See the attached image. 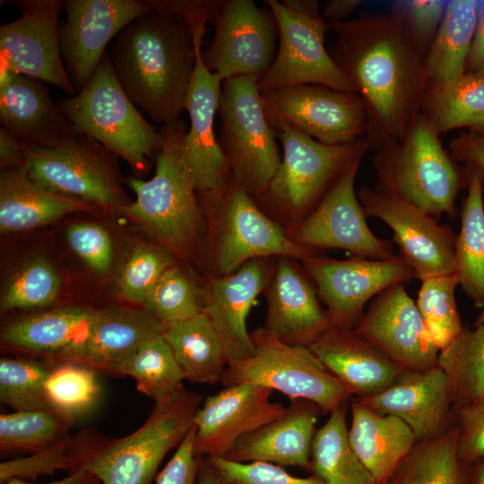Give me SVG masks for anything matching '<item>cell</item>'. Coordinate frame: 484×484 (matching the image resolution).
I'll list each match as a JSON object with an SVG mask.
<instances>
[{"instance_id": "cell-5", "label": "cell", "mask_w": 484, "mask_h": 484, "mask_svg": "<svg viewBox=\"0 0 484 484\" xmlns=\"http://www.w3.org/2000/svg\"><path fill=\"white\" fill-rule=\"evenodd\" d=\"M75 133L91 137L137 172L161 147V135L143 117L117 81L107 51L84 88L56 103Z\"/></svg>"}, {"instance_id": "cell-45", "label": "cell", "mask_w": 484, "mask_h": 484, "mask_svg": "<svg viewBox=\"0 0 484 484\" xmlns=\"http://www.w3.org/2000/svg\"><path fill=\"white\" fill-rule=\"evenodd\" d=\"M61 288V278L45 259L30 261L10 279L1 298V311L37 309L54 303Z\"/></svg>"}, {"instance_id": "cell-13", "label": "cell", "mask_w": 484, "mask_h": 484, "mask_svg": "<svg viewBox=\"0 0 484 484\" xmlns=\"http://www.w3.org/2000/svg\"><path fill=\"white\" fill-rule=\"evenodd\" d=\"M261 98L275 134L292 128L330 145L366 139L367 113L357 93L321 84H296Z\"/></svg>"}, {"instance_id": "cell-56", "label": "cell", "mask_w": 484, "mask_h": 484, "mask_svg": "<svg viewBox=\"0 0 484 484\" xmlns=\"http://www.w3.org/2000/svg\"><path fill=\"white\" fill-rule=\"evenodd\" d=\"M24 163V147L4 128L0 127L1 169L21 166Z\"/></svg>"}, {"instance_id": "cell-4", "label": "cell", "mask_w": 484, "mask_h": 484, "mask_svg": "<svg viewBox=\"0 0 484 484\" xmlns=\"http://www.w3.org/2000/svg\"><path fill=\"white\" fill-rule=\"evenodd\" d=\"M162 143L156 155L154 176L144 181L129 178L136 198L117 209L161 243L183 248L195 238L201 219L196 189L186 165L181 120L161 125Z\"/></svg>"}, {"instance_id": "cell-49", "label": "cell", "mask_w": 484, "mask_h": 484, "mask_svg": "<svg viewBox=\"0 0 484 484\" xmlns=\"http://www.w3.org/2000/svg\"><path fill=\"white\" fill-rule=\"evenodd\" d=\"M222 484H325L315 475L295 477L280 465L266 462H241L224 457H205Z\"/></svg>"}, {"instance_id": "cell-46", "label": "cell", "mask_w": 484, "mask_h": 484, "mask_svg": "<svg viewBox=\"0 0 484 484\" xmlns=\"http://www.w3.org/2000/svg\"><path fill=\"white\" fill-rule=\"evenodd\" d=\"M49 371L50 368L33 359L2 358L0 359L1 402L14 411H53L45 393V382Z\"/></svg>"}, {"instance_id": "cell-3", "label": "cell", "mask_w": 484, "mask_h": 484, "mask_svg": "<svg viewBox=\"0 0 484 484\" xmlns=\"http://www.w3.org/2000/svg\"><path fill=\"white\" fill-rule=\"evenodd\" d=\"M375 191L410 202L436 219L457 216L455 200L466 187V167L461 166L440 135L421 113L402 137L374 151Z\"/></svg>"}, {"instance_id": "cell-57", "label": "cell", "mask_w": 484, "mask_h": 484, "mask_svg": "<svg viewBox=\"0 0 484 484\" xmlns=\"http://www.w3.org/2000/svg\"><path fill=\"white\" fill-rule=\"evenodd\" d=\"M360 3V0H328L323 4V16L328 22L345 21Z\"/></svg>"}, {"instance_id": "cell-52", "label": "cell", "mask_w": 484, "mask_h": 484, "mask_svg": "<svg viewBox=\"0 0 484 484\" xmlns=\"http://www.w3.org/2000/svg\"><path fill=\"white\" fill-rule=\"evenodd\" d=\"M460 459L467 464L484 461V397L461 407H454Z\"/></svg>"}, {"instance_id": "cell-39", "label": "cell", "mask_w": 484, "mask_h": 484, "mask_svg": "<svg viewBox=\"0 0 484 484\" xmlns=\"http://www.w3.org/2000/svg\"><path fill=\"white\" fill-rule=\"evenodd\" d=\"M438 366L445 372L454 407L484 397V322L462 333L439 352Z\"/></svg>"}, {"instance_id": "cell-28", "label": "cell", "mask_w": 484, "mask_h": 484, "mask_svg": "<svg viewBox=\"0 0 484 484\" xmlns=\"http://www.w3.org/2000/svg\"><path fill=\"white\" fill-rule=\"evenodd\" d=\"M320 412L318 406L309 401L291 399L281 417L243 436L224 458L310 470L312 443Z\"/></svg>"}, {"instance_id": "cell-27", "label": "cell", "mask_w": 484, "mask_h": 484, "mask_svg": "<svg viewBox=\"0 0 484 484\" xmlns=\"http://www.w3.org/2000/svg\"><path fill=\"white\" fill-rule=\"evenodd\" d=\"M308 347L327 370L359 399L382 393L404 372L353 329L333 327Z\"/></svg>"}, {"instance_id": "cell-9", "label": "cell", "mask_w": 484, "mask_h": 484, "mask_svg": "<svg viewBox=\"0 0 484 484\" xmlns=\"http://www.w3.org/2000/svg\"><path fill=\"white\" fill-rule=\"evenodd\" d=\"M279 30L273 63L258 81L261 94L296 84H321L334 90L356 91L324 46L329 29L312 0H266Z\"/></svg>"}, {"instance_id": "cell-19", "label": "cell", "mask_w": 484, "mask_h": 484, "mask_svg": "<svg viewBox=\"0 0 484 484\" xmlns=\"http://www.w3.org/2000/svg\"><path fill=\"white\" fill-rule=\"evenodd\" d=\"M151 9L139 0H66L59 45L66 73L78 92L90 82L106 48L121 30Z\"/></svg>"}, {"instance_id": "cell-11", "label": "cell", "mask_w": 484, "mask_h": 484, "mask_svg": "<svg viewBox=\"0 0 484 484\" xmlns=\"http://www.w3.org/2000/svg\"><path fill=\"white\" fill-rule=\"evenodd\" d=\"M24 157L30 178L53 194L97 208L126 204L117 155L88 135L73 133L54 146L24 148Z\"/></svg>"}, {"instance_id": "cell-31", "label": "cell", "mask_w": 484, "mask_h": 484, "mask_svg": "<svg viewBox=\"0 0 484 484\" xmlns=\"http://www.w3.org/2000/svg\"><path fill=\"white\" fill-rule=\"evenodd\" d=\"M98 309L69 307L32 315L4 324L3 345L53 357L57 363L88 337Z\"/></svg>"}, {"instance_id": "cell-38", "label": "cell", "mask_w": 484, "mask_h": 484, "mask_svg": "<svg viewBox=\"0 0 484 484\" xmlns=\"http://www.w3.org/2000/svg\"><path fill=\"white\" fill-rule=\"evenodd\" d=\"M421 113L439 135L462 127L484 132V74L464 73L426 97Z\"/></svg>"}, {"instance_id": "cell-47", "label": "cell", "mask_w": 484, "mask_h": 484, "mask_svg": "<svg viewBox=\"0 0 484 484\" xmlns=\"http://www.w3.org/2000/svg\"><path fill=\"white\" fill-rule=\"evenodd\" d=\"M206 298L177 269L170 266L160 277L143 307L165 324L192 318L205 311Z\"/></svg>"}, {"instance_id": "cell-58", "label": "cell", "mask_w": 484, "mask_h": 484, "mask_svg": "<svg viewBox=\"0 0 484 484\" xmlns=\"http://www.w3.org/2000/svg\"><path fill=\"white\" fill-rule=\"evenodd\" d=\"M1 484H30L26 480L20 479H11L9 480L1 482ZM47 484H101L99 480L91 472L80 469L75 471L70 472V474L59 480L53 481Z\"/></svg>"}, {"instance_id": "cell-50", "label": "cell", "mask_w": 484, "mask_h": 484, "mask_svg": "<svg viewBox=\"0 0 484 484\" xmlns=\"http://www.w3.org/2000/svg\"><path fill=\"white\" fill-rule=\"evenodd\" d=\"M448 0H396L391 11L425 54L445 16Z\"/></svg>"}, {"instance_id": "cell-1", "label": "cell", "mask_w": 484, "mask_h": 484, "mask_svg": "<svg viewBox=\"0 0 484 484\" xmlns=\"http://www.w3.org/2000/svg\"><path fill=\"white\" fill-rule=\"evenodd\" d=\"M327 24L336 35L328 52L364 104L369 149L401 139L421 111L424 53L392 13Z\"/></svg>"}, {"instance_id": "cell-26", "label": "cell", "mask_w": 484, "mask_h": 484, "mask_svg": "<svg viewBox=\"0 0 484 484\" xmlns=\"http://www.w3.org/2000/svg\"><path fill=\"white\" fill-rule=\"evenodd\" d=\"M319 300L314 282L281 260L267 294L264 329L285 343L309 346L333 327Z\"/></svg>"}, {"instance_id": "cell-32", "label": "cell", "mask_w": 484, "mask_h": 484, "mask_svg": "<svg viewBox=\"0 0 484 484\" xmlns=\"http://www.w3.org/2000/svg\"><path fill=\"white\" fill-rule=\"evenodd\" d=\"M479 6L477 0H448L442 22L423 56L424 99L464 74Z\"/></svg>"}, {"instance_id": "cell-43", "label": "cell", "mask_w": 484, "mask_h": 484, "mask_svg": "<svg viewBox=\"0 0 484 484\" xmlns=\"http://www.w3.org/2000/svg\"><path fill=\"white\" fill-rule=\"evenodd\" d=\"M458 285L456 273L421 280L416 305L439 350L452 343L464 327L454 296Z\"/></svg>"}, {"instance_id": "cell-6", "label": "cell", "mask_w": 484, "mask_h": 484, "mask_svg": "<svg viewBox=\"0 0 484 484\" xmlns=\"http://www.w3.org/2000/svg\"><path fill=\"white\" fill-rule=\"evenodd\" d=\"M203 397L182 388L155 402L145 422L124 437L98 444L81 469L101 484H150L167 453L177 447L193 426Z\"/></svg>"}, {"instance_id": "cell-29", "label": "cell", "mask_w": 484, "mask_h": 484, "mask_svg": "<svg viewBox=\"0 0 484 484\" xmlns=\"http://www.w3.org/2000/svg\"><path fill=\"white\" fill-rule=\"evenodd\" d=\"M265 284L264 265L261 258H256L229 275L220 276L210 285L205 313L224 342L229 365L254 352L246 318Z\"/></svg>"}, {"instance_id": "cell-15", "label": "cell", "mask_w": 484, "mask_h": 484, "mask_svg": "<svg viewBox=\"0 0 484 484\" xmlns=\"http://www.w3.org/2000/svg\"><path fill=\"white\" fill-rule=\"evenodd\" d=\"M220 219L215 249V268L229 275L246 262L267 255L307 259L314 251L297 244L256 205L253 196L231 177L224 190L212 195Z\"/></svg>"}, {"instance_id": "cell-22", "label": "cell", "mask_w": 484, "mask_h": 484, "mask_svg": "<svg viewBox=\"0 0 484 484\" xmlns=\"http://www.w3.org/2000/svg\"><path fill=\"white\" fill-rule=\"evenodd\" d=\"M272 390L254 384L225 386L206 397L195 412L197 457H225L245 435L281 417L286 407L271 401Z\"/></svg>"}, {"instance_id": "cell-37", "label": "cell", "mask_w": 484, "mask_h": 484, "mask_svg": "<svg viewBox=\"0 0 484 484\" xmlns=\"http://www.w3.org/2000/svg\"><path fill=\"white\" fill-rule=\"evenodd\" d=\"M471 465L458 454L455 426L445 433L416 442L389 484H471Z\"/></svg>"}, {"instance_id": "cell-18", "label": "cell", "mask_w": 484, "mask_h": 484, "mask_svg": "<svg viewBox=\"0 0 484 484\" xmlns=\"http://www.w3.org/2000/svg\"><path fill=\"white\" fill-rule=\"evenodd\" d=\"M20 18L0 27L1 68L51 83L68 96L76 93L59 45L60 0L16 2Z\"/></svg>"}, {"instance_id": "cell-42", "label": "cell", "mask_w": 484, "mask_h": 484, "mask_svg": "<svg viewBox=\"0 0 484 484\" xmlns=\"http://www.w3.org/2000/svg\"><path fill=\"white\" fill-rule=\"evenodd\" d=\"M96 371L74 362H59L50 368L45 393L50 409L73 423L88 412L99 395Z\"/></svg>"}, {"instance_id": "cell-59", "label": "cell", "mask_w": 484, "mask_h": 484, "mask_svg": "<svg viewBox=\"0 0 484 484\" xmlns=\"http://www.w3.org/2000/svg\"><path fill=\"white\" fill-rule=\"evenodd\" d=\"M195 484H222L215 471L205 457H198Z\"/></svg>"}, {"instance_id": "cell-16", "label": "cell", "mask_w": 484, "mask_h": 484, "mask_svg": "<svg viewBox=\"0 0 484 484\" xmlns=\"http://www.w3.org/2000/svg\"><path fill=\"white\" fill-rule=\"evenodd\" d=\"M319 299L327 307L333 327L354 329L366 303L387 288L416 279L399 256L376 260L354 256L335 260L313 255L304 260Z\"/></svg>"}, {"instance_id": "cell-7", "label": "cell", "mask_w": 484, "mask_h": 484, "mask_svg": "<svg viewBox=\"0 0 484 484\" xmlns=\"http://www.w3.org/2000/svg\"><path fill=\"white\" fill-rule=\"evenodd\" d=\"M218 111V142L231 178L252 196L263 195L281 159L275 132L264 111L258 80L253 76L224 80Z\"/></svg>"}, {"instance_id": "cell-17", "label": "cell", "mask_w": 484, "mask_h": 484, "mask_svg": "<svg viewBox=\"0 0 484 484\" xmlns=\"http://www.w3.org/2000/svg\"><path fill=\"white\" fill-rule=\"evenodd\" d=\"M357 196L366 217L378 218L392 229L399 256L416 279L455 273L456 235L449 226L410 202L367 186H361Z\"/></svg>"}, {"instance_id": "cell-10", "label": "cell", "mask_w": 484, "mask_h": 484, "mask_svg": "<svg viewBox=\"0 0 484 484\" xmlns=\"http://www.w3.org/2000/svg\"><path fill=\"white\" fill-rule=\"evenodd\" d=\"M276 136L283 155L263 195L294 216L309 214L369 150L366 139L330 145L292 128Z\"/></svg>"}, {"instance_id": "cell-48", "label": "cell", "mask_w": 484, "mask_h": 484, "mask_svg": "<svg viewBox=\"0 0 484 484\" xmlns=\"http://www.w3.org/2000/svg\"><path fill=\"white\" fill-rule=\"evenodd\" d=\"M170 266L171 258L166 250L149 245H137L121 270L119 296L125 301L143 306L162 274Z\"/></svg>"}, {"instance_id": "cell-8", "label": "cell", "mask_w": 484, "mask_h": 484, "mask_svg": "<svg viewBox=\"0 0 484 484\" xmlns=\"http://www.w3.org/2000/svg\"><path fill=\"white\" fill-rule=\"evenodd\" d=\"M250 336L254 352L227 367L220 382L224 387L246 383L264 386L290 399L309 401L323 413L347 403L351 393L308 346L281 341L264 328Z\"/></svg>"}, {"instance_id": "cell-34", "label": "cell", "mask_w": 484, "mask_h": 484, "mask_svg": "<svg viewBox=\"0 0 484 484\" xmlns=\"http://www.w3.org/2000/svg\"><path fill=\"white\" fill-rule=\"evenodd\" d=\"M467 195L462 202L461 230L455 243V273L464 292L481 309L484 322V169L466 162Z\"/></svg>"}, {"instance_id": "cell-41", "label": "cell", "mask_w": 484, "mask_h": 484, "mask_svg": "<svg viewBox=\"0 0 484 484\" xmlns=\"http://www.w3.org/2000/svg\"><path fill=\"white\" fill-rule=\"evenodd\" d=\"M72 424L50 411H14L1 414V454H34L44 450L67 436Z\"/></svg>"}, {"instance_id": "cell-2", "label": "cell", "mask_w": 484, "mask_h": 484, "mask_svg": "<svg viewBox=\"0 0 484 484\" xmlns=\"http://www.w3.org/2000/svg\"><path fill=\"white\" fill-rule=\"evenodd\" d=\"M108 52L117 81L142 113L161 125L180 120L195 65L186 21L151 7L121 30Z\"/></svg>"}, {"instance_id": "cell-53", "label": "cell", "mask_w": 484, "mask_h": 484, "mask_svg": "<svg viewBox=\"0 0 484 484\" xmlns=\"http://www.w3.org/2000/svg\"><path fill=\"white\" fill-rule=\"evenodd\" d=\"M195 428H192L160 473L156 484H195L198 457L194 454Z\"/></svg>"}, {"instance_id": "cell-30", "label": "cell", "mask_w": 484, "mask_h": 484, "mask_svg": "<svg viewBox=\"0 0 484 484\" xmlns=\"http://www.w3.org/2000/svg\"><path fill=\"white\" fill-rule=\"evenodd\" d=\"M348 435L352 449L376 484L389 482L417 442L402 420L359 400L351 402Z\"/></svg>"}, {"instance_id": "cell-20", "label": "cell", "mask_w": 484, "mask_h": 484, "mask_svg": "<svg viewBox=\"0 0 484 484\" xmlns=\"http://www.w3.org/2000/svg\"><path fill=\"white\" fill-rule=\"evenodd\" d=\"M359 166L351 169L306 216L293 240L303 247L341 249L355 256L388 260L397 256L389 240L376 236L366 221L354 189Z\"/></svg>"}, {"instance_id": "cell-24", "label": "cell", "mask_w": 484, "mask_h": 484, "mask_svg": "<svg viewBox=\"0 0 484 484\" xmlns=\"http://www.w3.org/2000/svg\"><path fill=\"white\" fill-rule=\"evenodd\" d=\"M0 122L24 148L54 146L75 133L44 82L2 68Z\"/></svg>"}, {"instance_id": "cell-55", "label": "cell", "mask_w": 484, "mask_h": 484, "mask_svg": "<svg viewBox=\"0 0 484 484\" xmlns=\"http://www.w3.org/2000/svg\"><path fill=\"white\" fill-rule=\"evenodd\" d=\"M464 73L484 74V1H480L476 29Z\"/></svg>"}, {"instance_id": "cell-51", "label": "cell", "mask_w": 484, "mask_h": 484, "mask_svg": "<svg viewBox=\"0 0 484 484\" xmlns=\"http://www.w3.org/2000/svg\"><path fill=\"white\" fill-rule=\"evenodd\" d=\"M65 235L71 248L94 272L105 274L109 271L114 249L105 229L91 222L74 223L67 228Z\"/></svg>"}, {"instance_id": "cell-40", "label": "cell", "mask_w": 484, "mask_h": 484, "mask_svg": "<svg viewBox=\"0 0 484 484\" xmlns=\"http://www.w3.org/2000/svg\"><path fill=\"white\" fill-rule=\"evenodd\" d=\"M121 375L133 377L137 390L155 402L180 391L186 380L162 333L134 352L122 367Z\"/></svg>"}, {"instance_id": "cell-54", "label": "cell", "mask_w": 484, "mask_h": 484, "mask_svg": "<svg viewBox=\"0 0 484 484\" xmlns=\"http://www.w3.org/2000/svg\"><path fill=\"white\" fill-rule=\"evenodd\" d=\"M448 146L457 161L474 162L484 169V132L460 134Z\"/></svg>"}, {"instance_id": "cell-36", "label": "cell", "mask_w": 484, "mask_h": 484, "mask_svg": "<svg viewBox=\"0 0 484 484\" xmlns=\"http://www.w3.org/2000/svg\"><path fill=\"white\" fill-rule=\"evenodd\" d=\"M346 411L347 403L332 411L315 432L310 470L325 484H376L350 444Z\"/></svg>"}, {"instance_id": "cell-21", "label": "cell", "mask_w": 484, "mask_h": 484, "mask_svg": "<svg viewBox=\"0 0 484 484\" xmlns=\"http://www.w3.org/2000/svg\"><path fill=\"white\" fill-rule=\"evenodd\" d=\"M353 330L404 372L438 366L440 350L403 283L377 294Z\"/></svg>"}, {"instance_id": "cell-14", "label": "cell", "mask_w": 484, "mask_h": 484, "mask_svg": "<svg viewBox=\"0 0 484 484\" xmlns=\"http://www.w3.org/2000/svg\"><path fill=\"white\" fill-rule=\"evenodd\" d=\"M211 23L214 35L202 52L205 66L223 81L236 76L259 81L278 49L279 30L270 8L252 0H223Z\"/></svg>"}, {"instance_id": "cell-60", "label": "cell", "mask_w": 484, "mask_h": 484, "mask_svg": "<svg viewBox=\"0 0 484 484\" xmlns=\"http://www.w3.org/2000/svg\"><path fill=\"white\" fill-rule=\"evenodd\" d=\"M471 484H484V461L471 464Z\"/></svg>"}, {"instance_id": "cell-12", "label": "cell", "mask_w": 484, "mask_h": 484, "mask_svg": "<svg viewBox=\"0 0 484 484\" xmlns=\"http://www.w3.org/2000/svg\"><path fill=\"white\" fill-rule=\"evenodd\" d=\"M213 13L212 8L204 7L186 18L194 37L195 65L185 100L190 128L184 136L183 148L196 192L217 195L227 186L231 174L214 133L223 79L211 72L202 57L205 25Z\"/></svg>"}, {"instance_id": "cell-25", "label": "cell", "mask_w": 484, "mask_h": 484, "mask_svg": "<svg viewBox=\"0 0 484 484\" xmlns=\"http://www.w3.org/2000/svg\"><path fill=\"white\" fill-rule=\"evenodd\" d=\"M164 327L165 324L143 307L113 306L98 309L86 340L59 362H74L95 371L121 375L134 352L161 333Z\"/></svg>"}, {"instance_id": "cell-23", "label": "cell", "mask_w": 484, "mask_h": 484, "mask_svg": "<svg viewBox=\"0 0 484 484\" xmlns=\"http://www.w3.org/2000/svg\"><path fill=\"white\" fill-rule=\"evenodd\" d=\"M359 400L402 420L417 442L436 437L454 426L447 377L439 366L403 372L382 393Z\"/></svg>"}, {"instance_id": "cell-35", "label": "cell", "mask_w": 484, "mask_h": 484, "mask_svg": "<svg viewBox=\"0 0 484 484\" xmlns=\"http://www.w3.org/2000/svg\"><path fill=\"white\" fill-rule=\"evenodd\" d=\"M162 336L186 380L201 384L221 382L229 359L224 342L205 311L187 320L165 324Z\"/></svg>"}, {"instance_id": "cell-61", "label": "cell", "mask_w": 484, "mask_h": 484, "mask_svg": "<svg viewBox=\"0 0 484 484\" xmlns=\"http://www.w3.org/2000/svg\"><path fill=\"white\" fill-rule=\"evenodd\" d=\"M387 484H389V482Z\"/></svg>"}, {"instance_id": "cell-44", "label": "cell", "mask_w": 484, "mask_h": 484, "mask_svg": "<svg viewBox=\"0 0 484 484\" xmlns=\"http://www.w3.org/2000/svg\"><path fill=\"white\" fill-rule=\"evenodd\" d=\"M97 444V443H96ZM95 437L84 434L64 436L49 447L29 456L5 460L0 463L1 482L11 479L35 480L57 470L70 472L80 470L86 456L95 446Z\"/></svg>"}, {"instance_id": "cell-33", "label": "cell", "mask_w": 484, "mask_h": 484, "mask_svg": "<svg viewBox=\"0 0 484 484\" xmlns=\"http://www.w3.org/2000/svg\"><path fill=\"white\" fill-rule=\"evenodd\" d=\"M94 206L53 194L28 175L23 165L1 169L0 229L17 232L41 227L76 212H91Z\"/></svg>"}]
</instances>
